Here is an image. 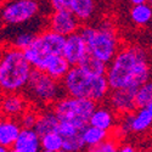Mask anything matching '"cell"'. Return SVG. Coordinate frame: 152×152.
<instances>
[{
    "mask_svg": "<svg viewBox=\"0 0 152 152\" xmlns=\"http://www.w3.org/2000/svg\"><path fill=\"white\" fill-rule=\"evenodd\" d=\"M106 77L111 90L121 88L139 89L152 77L148 53L139 45L122 46L108 65Z\"/></svg>",
    "mask_w": 152,
    "mask_h": 152,
    "instance_id": "1",
    "label": "cell"
},
{
    "mask_svg": "<svg viewBox=\"0 0 152 152\" xmlns=\"http://www.w3.org/2000/svg\"><path fill=\"white\" fill-rule=\"evenodd\" d=\"M33 69L23 50L6 43L0 58V88L3 94L21 93L26 89Z\"/></svg>",
    "mask_w": 152,
    "mask_h": 152,
    "instance_id": "2",
    "label": "cell"
},
{
    "mask_svg": "<svg viewBox=\"0 0 152 152\" xmlns=\"http://www.w3.org/2000/svg\"><path fill=\"white\" fill-rule=\"evenodd\" d=\"M61 82L67 95L89 99L96 104L102 102L111 93V86L106 75L90 73L80 66H72Z\"/></svg>",
    "mask_w": 152,
    "mask_h": 152,
    "instance_id": "3",
    "label": "cell"
},
{
    "mask_svg": "<svg viewBox=\"0 0 152 152\" xmlns=\"http://www.w3.org/2000/svg\"><path fill=\"white\" fill-rule=\"evenodd\" d=\"M79 33L86 42L89 53L107 65L111 63L122 48L118 34L108 21L102 22L97 27L85 24L80 27Z\"/></svg>",
    "mask_w": 152,
    "mask_h": 152,
    "instance_id": "4",
    "label": "cell"
},
{
    "mask_svg": "<svg viewBox=\"0 0 152 152\" xmlns=\"http://www.w3.org/2000/svg\"><path fill=\"white\" fill-rule=\"evenodd\" d=\"M26 97L37 105H54L65 96V88L60 80L53 78L48 73L33 69L26 86Z\"/></svg>",
    "mask_w": 152,
    "mask_h": 152,
    "instance_id": "5",
    "label": "cell"
},
{
    "mask_svg": "<svg viewBox=\"0 0 152 152\" xmlns=\"http://www.w3.org/2000/svg\"><path fill=\"white\" fill-rule=\"evenodd\" d=\"M66 44V37L51 29L43 31L37 34L33 43L23 50L27 60L35 69H42L48 58L54 55H62Z\"/></svg>",
    "mask_w": 152,
    "mask_h": 152,
    "instance_id": "6",
    "label": "cell"
},
{
    "mask_svg": "<svg viewBox=\"0 0 152 152\" xmlns=\"http://www.w3.org/2000/svg\"><path fill=\"white\" fill-rule=\"evenodd\" d=\"M97 105L89 99H80L73 96H63L53 105V110L58 117L60 122H68L78 128L84 129L89 124L93 112Z\"/></svg>",
    "mask_w": 152,
    "mask_h": 152,
    "instance_id": "7",
    "label": "cell"
},
{
    "mask_svg": "<svg viewBox=\"0 0 152 152\" xmlns=\"http://www.w3.org/2000/svg\"><path fill=\"white\" fill-rule=\"evenodd\" d=\"M39 12V0H3L0 15L4 26L17 27L35 18Z\"/></svg>",
    "mask_w": 152,
    "mask_h": 152,
    "instance_id": "8",
    "label": "cell"
},
{
    "mask_svg": "<svg viewBox=\"0 0 152 152\" xmlns=\"http://www.w3.org/2000/svg\"><path fill=\"white\" fill-rule=\"evenodd\" d=\"M48 23L49 29L63 37H68L80 29V20L71 10H53Z\"/></svg>",
    "mask_w": 152,
    "mask_h": 152,
    "instance_id": "9",
    "label": "cell"
},
{
    "mask_svg": "<svg viewBox=\"0 0 152 152\" xmlns=\"http://www.w3.org/2000/svg\"><path fill=\"white\" fill-rule=\"evenodd\" d=\"M136 93L137 89H133V88L112 89L108 95L110 107L119 116H126L129 113H133L137 108Z\"/></svg>",
    "mask_w": 152,
    "mask_h": 152,
    "instance_id": "10",
    "label": "cell"
},
{
    "mask_svg": "<svg viewBox=\"0 0 152 152\" xmlns=\"http://www.w3.org/2000/svg\"><path fill=\"white\" fill-rule=\"evenodd\" d=\"M150 128H152V115L146 107H142L137 108V111H134L133 113L124 116V121L119 129L123 134H142Z\"/></svg>",
    "mask_w": 152,
    "mask_h": 152,
    "instance_id": "11",
    "label": "cell"
},
{
    "mask_svg": "<svg viewBox=\"0 0 152 152\" xmlns=\"http://www.w3.org/2000/svg\"><path fill=\"white\" fill-rule=\"evenodd\" d=\"M88 54H89L88 44L79 32L66 37V44L62 55L69 62L71 66H78Z\"/></svg>",
    "mask_w": 152,
    "mask_h": 152,
    "instance_id": "12",
    "label": "cell"
},
{
    "mask_svg": "<svg viewBox=\"0 0 152 152\" xmlns=\"http://www.w3.org/2000/svg\"><path fill=\"white\" fill-rule=\"evenodd\" d=\"M28 99L21 93H7L1 97V113L6 118H20L28 110Z\"/></svg>",
    "mask_w": 152,
    "mask_h": 152,
    "instance_id": "13",
    "label": "cell"
},
{
    "mask_svg": "<svg viewBox=\"0 0 152 152\" xmlns=\"http://www.w3.org/2000/svg\"><path fill=\"white\" fill-rule=\"evenodd\" d=\"M22 130L20 122L3 117L1 124H0V146L5 147H14L16 140L18 139Z\"/></svg>",
    "mask_w": 152,
    "mask_h": 152,
    "instance_id": "14",
    "label": "cell"
},
{
    "mask_svg": "<svg viewBox=\"0 0 152 152\" xmlns=\"http://www.w3.org/2000/svg\"><path fill=\"white\" fill-rule=\"evenodd\" d=\"M71 67L72 66L69 65V62L65 58L63 55H54L46 60V62L44 63V66L42 67L40 71L48 73L49 75H51L53 78L57 80H62L66 77V74L69 72Z\"/></svg>",
    "mask_w": 152,
    "mask_h": 152,
    "instance_id": "15",
    "label": "cell"
},
{
    "mask_svg": "<svg viewBox=\"0 0 152 152\" xmlns=\"http://www.w3.org/2000/svg\"><path fill=\"white\" fill-rule=\"evenodd\" d=\"M14 148L21 152H40L42 141L39 134L34 129L22 128L21 134L14 145Z\"/></svg>",
    "mask_w": 152,
    "mask_h": 152,
    "instance_id": "16",
    "label": "cell"
},
{
    "mask_svg": "<svg viewBox=\"0 0 152 152\" xmlns=\"http://www.w3.org/2000/svg\"><path fill=\"white\" fill-rule=\"evenodd\" d=\"M58 124H60V119L56 116V113L54 112V110L53 108L48 110V111L45 110V111L40 112L39 116H38V121L34 126V130L42 137L49 133L57 132Z\"/></svg>",
    "mask_w": 152,
    "mask_h": 152,
    "instance_id": "17",
    "label": "cell"
},
{
    "mask_svg": "<svg viewBox=\"0 0 152 152\" xmlns=\"http://www.w3.org/2000/svg\"><path fill=\"white\" fill-rule=\"evenodd\" d=\"M115 115H113V110L108 108L106 106H100L96 107V110L93 112V115L90 117L89 124L96 128L104 129L111 132L113 125H115Z\"/></svg>",
    "mask_w": 152,
    "mask_h": 152,
    "instance_id": "18",
    "label": "cell"
},
{
    "mask_svg": "<svg viewBox=\"0 0 152 152\" xmlns=\"http://www.w3.org/2000/svg\"><path fill=\"white\" fill-rule=\"evenodd\" d=\"M68 10H71L80 22H86L95 14V0H71Z\"/></svg>",
    "mask_w": 152,
    "mask_h": 152,
    "instance_id": "19",
    "label": "cell"
},
{
    "mask_svg": "<svg viewBox=\"0 0 152 152\" xmlns=\"http://www.w3.org/2000/svg\"><path fill=\"white\" fill-rule=\"evenodd\" d=\"M129 16L135 26L145 27L152 21V5L150 3L133 5L129 11Z\"/></svg>",
    "mask_w": 152,
    "mask_h": 152,
    "instance_id": "20",
    "label": "cell"
},
{
    "mask_svg": "<svg viewBox=\"0 0 152 152\" xmlns=\"http://www.w3.org/2000/svg\"><path fill=\"white\" fill-rule=\"evenodd\" d=\"M83 137L85 140L86 146L91 147V146H95V145H97L100 142L105 141L106 139H108L110 137V132L88 124L83 129Z\"/></svg>",
    "mask_w": 152,
    "mask_h": 152,
    "instance_id": "21",
    "label": "cell"
},
{
    "mask_svg": "<svg viewBox=\"0 0 152 152\" xmlns=\"http://www.w3.org/2000/svg\"><path fill=\"white\" fill-rule=\"evenodd\" d=\"M78 66H80L82 68H84L88 72L94 73V74H99V75H106L107 69H108L107 63H105L104 61L96 58L90 53L80 61V63Z\"/></svg>",
    "mask_w": 152,
    "mask_h": 152,
    "instance_id": "22",
    "label": "cell"
},
{
    "mask_svg": "<svg viewBox=\"0 0 152 152\" xmlns=\"http://www.w3.org/2000/svg\"><path fill=\"white\" fill-rule=\"evenodd\" d=\"M40 141H42L43 150L60 152L63 147V136L58 132H53V133H49V134L42 136Z\"/></svg>",
    "mask_w": 152,
    "mask_h": 152,
    "instance_id": "23",
    "label": "cell"
},
{
    "mask_svg": "<svg viewBox=\"0 0 152 152\" xmlns=\"http://www.w3.org/2000/svg\"><path fill=\"white\" fill-rule=\"evenodd\" d=\"M86 144L83 137V130L68 137H63V147L65 152H83Z\"/></svg>",
    "mask_w": 152,
    "mask_h": 152,
    "instance_id": "24",
    "label": "cell"
},
{
    "mask_svg": "<svg viewBox=\"0 0 152 152\" xmlns=\"http://www.w3.org/2000/svg\"><path fill=\"white\" fill-rule=\"evenodd\" d=\"M152 101V80L147 82L137 89L136 93V106L137 108L146 107Z\"/></svg>",
    "mask_w": 152,
    "mask_h": 152,
    "instance_id": "25",
    "label": "cell"
},
{
    "mask_svg": "<svg viewBox=\"0 0 152 152\" xmlns=\"http://www.w3.org/2000/svg\"><path fill=\"white\" fill-rule=\"evenodd\" d=\"M37 34L34 33H31V32H22L17 35L14 37V39H12L11 42H9L7 44L15 46L17 49H21V50H26L32 43L33 40L35 39Z\"/></svg>",
    "mask_w": 152,
    "mask_h": 152,
    "instance_id": "26",
    "label": "cell"
},
{
    "mask_svg": "<svg viewBox=\"0 0 152 152\" xmlns=\"http://www.w3.org/2000/svg\"><path fill=\"white\" fill-rule=\"evenodd\" d=\"M118 150H119L118 142L115 140V139L108 137L105 141L89 147L88 152H118Z\"/></svg>",
    "mask_w": 152,
    "mask_h": 152,
    "instance_id": "27",
    "label": "cell"
},
{
    "mask_svg": "<svg viewBox=\"0 0 152 152\" xmlns=\"http://www.w3.org/2000/svg\"><path fill=\"white\" fill-rule=\"evenodd\" d=\"M38 116H39V113H38L35 110H29L28 108L20 117L18 122H20L21 126L24 128V129H34V126L37 124V121H38Z\"/></svg>",
    "mask_w": 152,
    "mask_h": 152,
    "instance_id": "28",
    "label": "cell"
},
{
    "mask_svg": "<svg viewBox=\"0 0 152 152\" xmlns=\"http://www.w3.org/2000/svg\"><path fill=\"white\" fill-rule=\"evenodd\" d=\"M83 129L78 128L77 125H74L72 123H68V122H60L58 124V128H57V132L63 136V137H68V136H72L74 134H77L79 132H82Z\"/></svg>",
    "mask_w": 152,
    "mask_h": 152,
    "instance_id": "29",
    "label": "cell"
},
{
    "mask_svg": "<svg viewBox=\"0 0 152 152\" xmlns=\"http://www.w3.org/2000/svg\"><path fill=\"white\" fill-rule=\"evenodd\" d=\"M71 0H49L53 10H68Z\"/></svg>",
    "mask_w": 152,
    "mask_h": 152,
    "instance_id": "30",
    "label": "cell"
},
{
    "mask_svg": "<svg viewBox=\"0 0 152 152\" xmlns=\"http://www.w3.org/2000/svg\"><path fill=\"white\" fill-rule=\"evenodd\" d=\"M118 152H136V148L133 146V145H129V144H123L119 146V150Z\"/></svg>",
    "mask_w": 152,
    "mask_h": 152,
    "instance_id": "31",
    "label": "cell"
},
{
    "mask_svg": "<svg viewBox=\"0 0 152 152\" xmlns=\"http://www.w3.org/2000/svg\"><path fill=\"white\" fill-rule=\"evenodd\" d=\"M132 5H140V4H146L148 3V0H129Z\"/></svg>",
    "mask_w": 152,
    "mask_h": 152,
    "instance_id": "32",
    "label": "cell"
},
{
    "mask_svg": "<svg viewBox=\"0 0 152 152\" xmlns=\"http://www.w3.org/2000/svg\"><path fill=\"white\" fill-rule=\"evenodd\" d=\"M0 152H10V150H9V147L0 146Z\"/></svg>",
    "mask_w": 152,
    "mask_h": 152,
    "instance_id": "33",
    "label": "cell"
},
{
    "mask_svg": "<svg viewBox=\"0 0 152 152\" xmlns=\"http://www.w3.org/2000/svg\"><path fill=\"white\" fill-rule=\"evenodd\" d=\"M146 108H147V110L150 111V113L152 115V101H151V102H150V104H148V105L146 106Z\"/></svg>",
    "mask_w": 152,
    "mask_h": 152,
    "instance_id": "34",
    "label": "cell"
},
{
    "mask_svg": "<svg viewBox=\"0 0 152 152\" xmlns=\"http://www.w3.org/2000/svg\"><path fill=\"white\" fill-rule=\"evenodd\" d=\"M10 152H21V151H18V150H16V148H14V147H12V148L10 150Z\"/></svg>",
    "mask_w": 152,
    "mask_h": 152,
    "instance_id": "35",
    "label": "cell"
},
{
    "mask_svg": "<svg viewBox=\"0 0 152 152\" xmlns=\"http://www.w3.org/2000/svg\"><path fill=\"white\" fill-rule=\"evenodd\" d=\"M42 152H55V151H49V150H43Z\"/></svg>",
    "mask_w": 152,
    "mask_h": 152,
    "instance_id": "36",
    "label": "cell"
},
{
    "mask_svg": "<svg viewBox=\"0 0 152 152\" xmlns=\"http://www.w3.org/2000/svg\"><path fill=\"white\" fill-rule=\"evenodd\" d=\"M148 3H150V4L152 5V0H148Z\"/></svg>",
    "mask_w": 152,
    "mask_h": 152,
    "instance_id": "37",
    "label": "cell"
},
{
    "mask_svg": "<svg viewBox=\"0 0 152 152\" xmlns=\"http://www.w3.org/2000/svg\"><path fill=\"white\" fill-rule=\"evenodd\" d=\"M141 152H147V151H141Z\"/></svg>",
    "mask_w": 152,
    "mask_h": 152,
    "instance_id": "38",
    "label": "cell"
}]
</instances>
